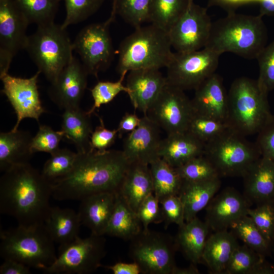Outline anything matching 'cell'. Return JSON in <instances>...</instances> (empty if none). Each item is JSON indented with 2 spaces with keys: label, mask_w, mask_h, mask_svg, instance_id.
Wrapping results in <instances>:
<instances>
[{
  "label": "cell",
  "mask_w": 274,
  "mask_h": 274,
  "mask_svg": "<svg viewBox=\"0 0 274 274\" xmlns=\"http://www.w3.org/2000/svg\"><path fill=\"white\" fill-rule=\"evenodd\" d=\"M230 2H234V3H239V2H250V1H255L258 2L260 1H268L270 2H272L274 3V0H226Z\"/></svg>",
  "instance_id": "obj_56"
},
{
  "label": "cell",
  "mask_w": 274,
  "mask_h": 274,
  "mask_svg": "<svg viewBox=\"0 0 274 274\" xmlns=\"http://www.w3.org/2000/svg\"><path fill=\"white\" fill-rule=\"evenodd\" d=\"M141 118L135 114L126 113L121 119L118 128V136L128 131L135 129L141 122Z\"/></svg>",
  "instance_id": "obj_52"
},
{
  "label": "cell",
  "mask_w": 274,
  "mask_h": 274,
  "mask_svg": "<svg viewBox=\"0 0 274 274\" xmlns=\"http://www.w3.org/2000/svg\"><path fill=\"white\" fill-rule=\"evenodd\" d=\"M262 17L229 13L212 23L205 47L220 55L230 52L246 59H256L268 38Z\"/></svg>",
  "instance_id": "obj_3"
},
{
  "label": "cell",
  "mask_w": 274,
  "mask_h": 274,
  "mask_svg": "<svg viewBox=\"0 0 274 274\" xmlns=\"http://www.w3.org/2000/svg\"><path fill=\"white\" fill-rule=\"evenodd\" d=\"M245 136L228 128L205 144L204 155L217 170L220 177H242L261 157L256 144Z\"/></svg>",
  "instance_id": "obj_8"
},
{
  "label": "cell",
  "mask_w": 274,
  "mask_h": 274,
  "mask_svg": "<svg viewBox=\"0 0 274 274\" xmlns=\"http://www.w3.org/2000/svg\"><path fill=\"white\" fill-rule=\"evenodd\" d=\"M199 271L196 267V265L191 263L186 267H179L176 266L174 269L172 274H198Z\"/></svg>",
  "instance_id": "obj_55"
},
{
  "label": "cell",
  "mask_w": 274,
  "mask_h": 274,
  "mask_svg": "<svg viewBox=\"0 0 274 274\" xmlns=\"http://www.w3.org/2000/svg\"><path fill=\"white\" fill-rule=\"evenodd\" d=\"M272 267H273V274H274V264L272 265Z\"/></svg>",
  "instance_id": "obj_58"
},
{
  "label": "cell",
  "mask_w": 274,
  "mask_h": 274,
  "mask_svg": "<svg viewBox=\"0 0 274 274\" xmlns=\"http://www.w3.org/2000/svg\"><path fill=\"white\" fill-rule=\"evenodd\" d=\"M30 267L17 261L6 259L0 266L1 274H29Z\"/></svg>",
  "instance_id": "obj_51"
},
{
  "label": "cell",
  "mask_w": 274,
  "mask_h": 274,
  "mask_svg": "<svg viewBox=\"0 0 274 274\" xmlns=\"http://www.w3.org/2000/svg\"><path fill=\"white\" fill-rule=\"evenodd\" d=\"M99 119L100 124L91 135V147L92 149L105 151L114 143L118 136V132L117 129L110 130L106 128L102 118L99 117Z\"/></svg>",
  "instance_id": "obj_49"
},
{
  "label": "cell",
  "mask_w": 274,
  "mask_h": 274,
  "mask_svg": "<svg viewBox=\"0 0 274 274\" xmlns=\"http://www.w3.org/2000/svg\"><path fill=\"white\" fill-rule=\"evenodd\" d=\"M190 0H152L150 22L168 31L187 8Z\"/></svg>",
  "instance_id": "obj_36"
},
{
  "label": "cell",
  "mask_w": 274,
  "mask_h": 274,
  "mask_svg": "<svg viewBox=\"0 0 274 274\" xmlns=\"http://www.w3.org/2000/svg\"><path fill=\"white\" fill-rule=\"evenodd\" d=\"M81 222L78 214L69 208H51L44 225L49 236L59 245L71 242L79 236Z\"/></svg>",
  "instance_id": "obj_31"
},
{
  "label": "cell",
  "mask_w": 274,
  "mask_h": 274,
  "mask_svg": "<svg viewBox=\"0 0 274 274\" xmlns=\"http://www.w3.org/2000/svg\"><path fill=\"white\" fill-rule=\"evenodd\" d=\"M255 143L261 156L274 161V115L258 133Z\"/></svg>",
  "instance_id": "obj_50"
},
{
  "label": "cell",
  "mask_w": 274,
  "mask_h": 274,
  "mask_svg": "<svg viewBox=\"0 0 274 274\" xmlns=\"http://www.w3.org/2000/svg\"><path fill=\"white\" fill-rule=\"evenodd\" d=\"M159 199L154 193L150 194L140 206L136 214L143 229H149L152 223L163 222V217Z\"/></svg>",
  "instance_id": "obj_48"
},
{
  "label": "cell",
  "mask_w": 274,
  "mask_h": 274,
  "mask_svg": "<svg viewBox=\"0 0 274 274\" xmlns=\"http://www.w3.org/2000/svg\"><path fill=\"white\" fill-rule=\"evenodd\" d=\"M25 50L51 83L74 57L73 43L66 29L54 22L38 26L28 36Z\"/></svg>",
  "instance_id": "obj_7"
},
{
  "label": "cell",
  "mask_w": 274,
  "mask_h": 274,
  "mask_svg": "<svg viewBox=\"0 0 274 274\" xmlns=\"http://www.w3.org/2000/svg\"><path fill=\"white\" fill-rule=\"evenodd\" d=\"M272 203H273V206H274V201H272Z\"/></svg>",
  "instance_id": "obj_59"
},
{
  "label": "cell",
  "mask_w": 274,
  "mask_h": 274,
  "mask_svg": "<svg viewBox=\"0 0 274 274\" xmlns=\"http://www.w3.org/2000/svg\"><path fill=\"white\" fill-rule=\"evenodd\" d=\"M154 194L159 199L172 195H179L183 180L176 168L161 158L150 165Z\"/></svg>",
  "instance_id": "obj_34"
},
{
  "label": "cell",
  "mask_w": 274,
  "mask_h": 274,
  "mask_svg": "<svg viewBox=\"0 0 274 274\" xmlns=\"http://www.w3.org/2000/svg\"><path fill=\"white\" fill-rule=\"evenodd\" d=\"M168 32L151 23L135 28L121 43L117 67L120 74L137 69L166 67L174 52Z\"/></svg>",
  "instance_id": "obj_4"
},
{
  "label": "cell",
  "mask_w": 274,
  "mask_h": 274,
  "mask_svg": "<svg viewBox=\"0 0 274 274\" xmlns=\"http://www.w3.org/2000/svg\"><path fill=\"white\" fill-rule=\"evenodd\" d=\"M88 73L74 56L51 83L49 94L60 108L79 107L87 85Z\"/></svg>",
  "instance_id": "obj_19"
},
{
  "label": "cell",
  "mask_w": 274,
  "mask_h": 274,
  "mask_svg": "<svg viewBox=\"0 0 274 274\" xmlns=\"http://www.w3.org/2000/svg\"><path fill=\"white\" fill-rule=\"evenodd\" d=\"M271 250H272V252H273L274 254V237H273V239L271 243Z\"/></svg>",
  "instance_id": "obj_57"
},
{
  "label": "cell",
  "mask_w": 274,
  "mask_h": 274,
  "mask_svg": "<svg viewBox=\"0 0 274 274\" xmlns=\"http://www.w3.org/2000/svg\"><path fill=\"white\" fill-rule=\"evenodd\" d=\"M228 128L225 122L194 112L187 131L206 144Z\"/></svg>",
  "instance_id": "obj_39"
},
{
  "label": "cell",
  "mask_w": 274,
  "mask_h": 274,
  "mask_svg": "<svg viewBox=\"0 0 274 274\" xmlns=\"http://www.w3.org/2000/svg\"><path fill=\"white\" fill-rule=\"evenodd\" d=\"M152 0H113L111 15H119L127 23L137 28L150 22Z\"/></svg>",
  "instance_id": "obj_37"
},
{
  "label": "cell",
  "mask_w": 274,
  "mask_h": 274,
  "mask_svg": "<svg viewBox=\"0 0 274 274\" xmlns=\"http://www.w3.org/2000/svg\"><path fill=\"white\" fill-rule=\"evenodd\" d=\"M40 73L38 71L29 78L16 77L8 74L1 78L3 83L2 92L17 115L12 130L18 129L24 118H32L39 123L40 116L46 112L41 102L37 84Z\"/></svg>",
  "instance_id": "obj_16"
},
{
  "label": "cell",
  "mask_w": 274,
  "mask_h": 274,
  "mask_svg": "<svg viewBox=\"0 0 274 274\" xmlns=\"http://www.w3.org/2000/svg\"><path fill=\"white\" fill-rule=\"evenodd\" d=\"M258 3L260 6V15L274 16V3L265 1H260Z\"/></svg>",
  "instance_id": "obj_54"
},
{
  "label": "cell",
  "mask_w": 274,
  "mask_h": 274,
  "mask_svg": "<svg viewBox=\"0 0 274 274\" xmlns=\"http://www.w3.org/2000/svg\"><path fill=\"white\" fill-rule=\"evenodd\" d=\"M220 55L204 47L187 52H174L166 67L167 83L184 91L195 90L215 73Z\"/></svg>",
  "instance_id": "obj_11"
},
{
  "label": "cell",
  "mask_w": 274,
  "mask_h": 274,
  "mask_svg": "<svg viewBox=\"0 0 274 274\" xmlns=\"http://www.w3.org/2000/svg\"><path fill=\"white\" fill-rule=\"evenodd\" d=\"M159 202L165 229L172 224L180 226L185 222L184 206L178 195L165 197Z\"/></svg>",
  "instance_id": "obj_47"
},
{
  "label": "cell",
  "mask_w": 274,
  "mask_h": 274,
  "mask_svg": "<svg viewBox=\"0 0 274 274\" xmlns=\"http://www.w3.org/2000/svg\"><path fill=\"white\" fill-rule=\"evenodd\" d=\"M248 215L271 245L274 237V206L272 202L257 205L254 209L250 208Z\"/></svg>",
  "instance_id": "obj_45"
},
{
  "label": "cell",
  "mask_w": 274,
  "mask_h": 274,
  "mask_svg": "<svg viewBox=\"0 0 274 274\" xmlns=\"http://www.w3.org/2000/svg\"><path fill=\"white\" fill-rule=\"evenodd\" d=\"M62 138L61 130L55 131L49 126L40 124L38 132L32 137V150L33 153L44 152L51 154L59 149Z\"/></svg>",
  "instance_id": "obj_46"
},
{
  "label": "cell",
  "mask_w": 274,
  "mask_h": 274,
  "mask_svg": "<svg viewBox=\"0 0 274 274\" xmlns=\"http://www.w3.org/2000/svg\"><path fill=\"white\" fill-rule=\"evenodd\" d=\"M205 143L188 131L167 134L162 139L159 155L169 165L178 167L204 154Z\"/></svg>",
  "instance_id": "obj_25"
},
{
  "label": "cell",
  "mask_w": 274,
  "mask_h": 274,
  "mask_svg": "<svg viewBox=\"0 0 274 274\" xmlns=\"http://www.w3.org/2000/svg\"><path fill=\"white\" fill-rule=\"evenodd\" d=\"M104 235L91 233L86 238L79 236L59 245L54 262L42 271L49 274H88L101 266L106 254Z\"/></svg>",
  "instance_id": "obj_10"
},
{
  "label": "cell",
  "mask_w": 274,
  "mask_h": 274,
  "mask_svg": "<svg viewBox=\"0 0 274 274\" xmlns=\"http://www.w3.org/2000/svg\"><path fill=\"white\" fill-rule=\"evenodd\" d=\"M237 237L231 231L224 230L209 235L202 256L211 273L224 274L232 254L239 245Z\"/></svg>",
  "instance_id": "obj_26"
},
{
  "label": "cell",
  "mask_w": 274,
  "mask_h": 274,
  "mask_svg": "<svg viewBox=\"0 0 274 274\" xmlns=\"http://www.w3.org/2000/svg\"><path fill=\"white\" fill-rule=\"evenodd\" d=\"M32 136L28 132L11 130L0 133V170L29 163L34 153L31 149Z\"/></svg>",
  "instance_id": "obj_27"
},
{
  "label": "cell",
  "mask_w": 274,
  "mask_h": 274,
  "mask_svg": "<svg viewBox=\"0 0 274 274\" xmlns=\"http://www.w3.org/2000/svg\"><path fill=\"white\" fill-rule=\"evenodd\" d=\"M126 75L127 73L120 74V78L116 82L99 81L90 89L94 102L91 109L87 112L89 115H91L101 105L112 101L120 93H128V88L123 83Z\"/></svg>",
  "instance_id": "obj_42"
},
{
  "label": "cell",
  "mask_w": 274,
  "mask_h": 274,
  "mask_svg": "<svg viewBox=\"0 0 274 274\" xmlns=\"http://www.w3.org/2000/svg\"><path fill=\"white\" fill-rule=\"evenodd\" d=\"M52 182L29 163L15 165L0 178V213L18 225L44 224L51 207Z\"/></svg>",
  "instance_id": "obj_2"
},
{
  "label": "cell",
  "mask_w": 274,
  "mask_h": 274,
  "mask_svg": "<svg viewBox=\"0 0 274 274\" xmlns=\"http://www.w3.org/2000/svg\"><path fill=\"white\" fill-rule=\"evenodd\" d=\"M267 94L257 80L245 77L234 80L228 92L229 128L244 136L258 133L272 115Z\"/></svg>",
  "instance_id": "obj_5"
},
{
  "label": "cell",
  "mask_w": 274,
  "mask_h": 274,
  "mask_svg": "<svg viewBox=\"0 0 274 274\" xmlns=\"http://www.w3.org/2000/svg\"><path fill=\"white\" fill-rule=\"evenodd\" d=\"M62 118L61 131L63 137L76 146L77 152L90 150V137L93 132L90 115L80 107L67 108L64 109Z\"/></svg>",
  "instance_id": "obj_30"
},
{
  "label": "cell",
  "mask_w": 274,
  "mask_h": 274,
  "mask_svg": "<svg viewBox=\"0 0 274 274\" xmlns=\"http://www.w3.org/2000/svg\"><path fill=\"white\" fill-rule=\"evenodd\" d=\"M166 84L159 70L144 68L128 72L126 86L134 108L146 115Z\"/></svg>",
  "instance_id": "obj_20"
},
{
  "label": "cell",
  "mask_w": 274,
  "mask_h": 274,
  "mask_svg": "<svg viewBox=\"0 0 274 274\" xmlns=\"http://www.w3.org/2000/svg\"><path fill=\"white\" fill-rule=\"evenodd\" d=\"M160 129L147 115L141 117L140 124L123 142L122 151L129 163L137 162L150 165L160 158Z\"/></svg>",
  "instance_id": "obj_18"
},
{
  "label": "cell",
  "mask_w": 274,
  "mask_h": 274,
  "mask_svg": "<svg viewBox=\"0 0 274 274\" xmlns=\"http://www.w3.org/2000/svg\"><path fill=\"white\" fill-rule=\"evenodd\" d=\"M111 270L114 274H139L141 273L139 265L135 262H117L112 265L102 266Z\"/></svg>",
  "instance_id": "obj_53"
},
{
  "label": "cell",
  "mask_w": 274,
  "mask_h": 274,
  "mask_svg": "<svg viewBox=\"0 0 274 274\" xmlns=\"http://www.w3.org/2000/svg\"><path fill=\"white\" fill-rule=\"evenodd\" d=\"M143 229L136 213L117 193L115 207L105 234L130 241Z\"/></svg>",
  "instance_id": "obj_32"
},
{
  "label": "cell",
  "mask_w": 274,
  "mask_h": 274,
  "mask_svg": "<svg viewBox=\"0 0 274 274\" xmlns=\"http://www.w3.org/2000/svg\"><path fill=\"white\" fill-rule=\"evenodd\" d=\"M117 193H99L80 200L78 214L82 225L89 228L91 233L97 235L105 234L115 207Z\"/></svg>",
  "instance_id": "obj_23"
},
{
  "label": "cell",
  "mask_w": 274,
  "mask_h": 274,
  "mask_svg": "<svg viewBox=\"0 0 274 274\" xmlns=\"http://www.w3.org/2000/svg\"><path fill=\"white\" fill-rule=\"evenodd\" d=\"M65 4L66 16L62 26L66 28L70 25L83 21L94 14L104 0H60Z\"/></svg>",
  "instance_id": "obj_43"
},
{
  "label": "cell",
  "mask_w": 274,
  "mask_h": 274,
  "mask_svg": "<svg viewBox=\"0 0 274 274\" xmlns=\"http://www.w3.org/2000/svg\"><path fill=\"white\" fill-rule=\"evenodd\" d=\"M251 204L236 189H224L216 194L206 208L204 222L214 232L228 230L232 224L248 215Z\"/></svg>",
  "instance_id": "obj_17"
},
{
  "label": "cell",
  "mask_w": 274,
  "mask_h": 274,
  "mask_svg": "<svg viewBox=\"0 0 274 274\" xmlns=\"http://www.w3.org/2000/svg\"><path fill=\"white\" fill-rule=\"evenodd\" d=\"M29 24L37 26L54 22L60 0H14Z\"/></svg>",
  "instance_id": "obj_38"
},
{
  "label": "cell",
  "mask_w": 274,
  "mask_h": 274,
  "mask_svg": "<svg viewBox=\"0 0 274 274\" xmlns=\"http://www.w3.org/2000/svg\"><path fill=\"white\" fill-rule=\"evenodd\" d=\"M0 238V255L4 259H13L30 268L42 270L56 259L55 243L44 224L18 225L16 227L2 230Z\"/></svg>",
  "instance_id": "obj_6"
},
{
  "label": "cell",
  "mask_w": 274,
  "mask_h": 274,
  "mask_svg": "<svg viewBox=\"0 0 274 274\" xmlns=\"http://www.w3.org/2000/svg\"><path fill=\"white\" fill-rule=\"evenodd\" d=\"M128 255L144 274H172L177 266L175 238L163 232L142 230L129 241Z\"/></svg>",
  "instance_id": "obj_9"
},
{
  "label": "cell",
  "mask_w": 274,
  "mask_h": 274,
  "mask_svg": "<svg viewBox=\"0 0 274 274\" xmlns=\"http://www.w3.org/2000/svg\"><path fill=\"white\" fill-rule=\"evenodd\" d=\"M212 23L207 9L190 0L184 12L168 31L172 47L178 52L204 48Z\"/></svg>",
  "instance_id": "obj_14"
},
{
  "label": "cell",
  "mask_w": 274,
  "mask_h": 274,
  "mask_svg": "<svg viewBox=\"0 0 274 274\" xmlns=\"http://www.w3.org/2000/svg\"><path fill=\"white\" fill-rule=\"evenodd\" d=\"M28 24L14 0H0V77L8 74L14 56L25 49Z\"/></svg>",
  "instance_id": "obj_15"
},
{
  "label": "cell",
  "mask_w": 274,
  "mask_h": 274,
  "mask_svg": "<svg viewBox=\"0 0 274 274\" xmlns=\"http://www.w3.org/2000/svg\"><path fill=\"white\" fill-rule=\"evenodd\" d=\"M50 155L41 172L46 179L53 182L71 172L75 163L77 153L68 149L59 148Z\"/></svg>",
  "instance_id": "obj_41"
},
{
  "label": "cell",
  "mask_w": 274,
  "mask_h": 274,
  "mask_svg": "<svg viewBox=\"0 0 274 274\" xmlns=\"http://www.w3.org/2000/svg\"><path fill=\"white\" fill-rule=\"evenodd\" d=\"M245 244L233 251L224 274H273L272 264Z\"/></svg>",
  "instance_id": "obj_33"
},
{
  "label": "cell",
  "mask_w": 274,
  "mask_h": 274,
  "mask_svg": "<svg viewBox=\"0 0 274 274\" xmlns=\"http://www.w3.org/2000/svg\"><path fill=\"white\" fill-rule=\"evenodd\" d=\"M230 231L248 247L266 258L271 255V245L248 215L231 225Z\"/></svg>",
  "instance_id": "obj_35"
},
{
  "label": "cell",
  "mask_w": 274,
  "mask_h": 274,
  "mask_svg": "<svg viewBox=\"0 0 274 274\" xmlns=\"http://www.w3.org/2000/svg\"><path fill=\"white\" fill-rule=\"evenodd\" d=\"M115 17L110 16L104 22L93 23L84 27L76 36L73 46L89 75L97 77L111 64L114 50L109 26Z\"/></svg>",
  "instance_id": "obj_12"
},
{
  "label": "cell",
  "mask_w": 274,
  "mask_h": 274,
  "mask_svg": "<svg viewBox=\"0 0 274 274\" xmlns=\"http://www.w3.org/2000/svg\"><path fill=\"white\" fill-rule=\"evenodd\" d=\"M194 112L184 91L167 83L146 115L169 134L187 131Z\"/></svg>",
  "instance_id": "obj_13"
},
{
  "label": "cell",
  "mask_w": 274,
  "mask_h": 274,
  "mask_svg": "<svg viewBox=\"0 0 274 274\" xmlns=\"http://www.w3.org/2000/svg\"><path fill=\"white\" fill-rule=\"evenodd\" d=\"M175 238L178 250H180L191 263L202 262L204 248L211 230L207 223L197 216L178 226Z\"/></svg>",
  "instance_id": "obj_28"
},
{
  "label": "cell",
  "mask_w": 274,
  "mask_h": 274,
  "mask_svg": "<svg viewBox=\"0 0 274 274\" xmlns=\"http://www.w3.org/2000/svg\"><path fill=\"white\" fill-rule=\"evenodd\" d=\"M244 195L256 206L274 201V161L261 156L243 176Z\"/></svg>",
  "instance_id": "obj_22"
},
{
  "label": "cell",
  "mask_w": 274,
  "mask_h": 274,
  "mask_svg": "<svg viewBox=\"0 0 274 274\" xmlns=\"http://www.w3.org/2000/svg\"><path fill=\"white\" fill-rule=\"evenodd\" d=\"M184 181L200 182L220 178L210 161L203 155L195 157L176 168Z\"/></svg>",
  "instance_id": "obj_40"
},
{
  "label": "cell",
  "mask_w": 274,
  "mask_h": 274,
  "mask_svg": "<svg viewBox=\"0 0 274 274\" xmlns=\"http://www.w3.org/2000/svg\"><path fill=\"white\" fill-rule=\"evenodd\" d=\"M194 90L191 99L194 112L226 122L228 93L222 78L215 73Z\"/></svg>",
  "instance_id": "obj_21"
},
{
  "label": "cell",
  "mask_w": 274,
  "mask_h": 274,
  "mask_svg": "<svg viewBox=\"0 0 274 274\" xmlns=\"http://www.w3.org/2000/svg\"><path fill=\"white\" fill-rule=\"evenodd\" d=\"M220 186V178L200 182L183 180L178 195L184 206L185 222L196 217L198 212L207 207Z\"/></svg>",
  "instance_id": "obj_29"
},
{
  "label": "cell",
  "mask_w": 274,
  "mask_h": 274,
  "mask_svg": "<svg viewBox=\"0 0 274 274\" xmlns=\"http://www.w3.org/2000/svg\"><path fill=\"white\" fill-rule=\"evenodd\" d=\"M129 164L122 150L77 152L71 172L52 182V196L58 200L80 201L99 193H117Z\"/></svg>",
  "instance_id": "obj_1"
},
{
  "label": "cell",
  "mask_w": 274,
  "mask_h": 274,
  "mask_svg": "<svg viewBox=\"0 0 274 274\" xmlns=\"http://www.w3.org/2000/svg\"><path fill=\"white\" fill-rule=\"evenodd\" d=\"M117 193L136 213L145 199L154 193L149 165L130 163Z\"/></svg>",
  "instance_id": "obj_24"
},
{
  "label": "cell",
  "mask_w": 274,
  "mask_h": 274,
  "mask_svg": "<svg viewBox=\"0 0 274 274\" xmlns=\"http://www.w3.org/2000/svg\"><path fill=\"white\" fill-rule=\"evenodd\" d=\"M260 87L267 92L274 89V41L263 48L257 58Z\"/></svg>",
  "instance_id": "obj_44"
}]
</instances>
